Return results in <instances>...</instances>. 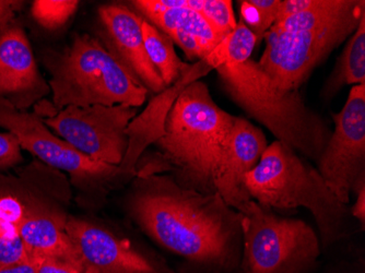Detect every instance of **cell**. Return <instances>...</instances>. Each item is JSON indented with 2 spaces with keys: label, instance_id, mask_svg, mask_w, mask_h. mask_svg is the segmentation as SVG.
<instances>
[{
  "label": "cell",
  "instance_id": "1",
  "mask_svg": "<svg viewBox=\"0 0 365 273\" xmlns=\"http://www.w3.org/2000/svg\"><path fill=\"white\" fill-rule=\"evenodd\" d=\"M126 209L148 237L182 260L180 273H241L242 213L219 195L168 175L135 176Z\"/></svg>",
  "mask_w": 365,
  "mask_h": 273
},
{
  "label": "cell",
  "instance_id": "2",
  "mask_svg": "<svg viewBox=\"0 0 365 273\" xmlns=\"http://www.w3.org/2000/svg\"><path fill=\"white\" fill-rule=\"evenodd\" d=\"M235 117L215 104L202 80L192 82L172 106L163 135L139 160L136 176L168 175L187 190L218 195Z\"/></svg>",
  "mask_w": 365,
  "mask_h": 273
},
{
  "label": "cell",
  "instance_id": "3",
  "mask_svg": "<svg viewBox=\"0 0 365 273\" xmlns=\"http://www.w3.org/2000/svg\"><path fill=\"white\" fill-rule=\"evenodd\" d=\"M244 182L252 200L260 206L272 210L307 209L317 223L323 254L361 231L349 205L331 192L317 168L280 141L267 145Z\"/></svg>",
  "mask_w": 365,
  "mask_h": 273
},
{
  "label": "cell",
  "instance_id": "4",
  "mask_svg": "<svg viewBox=\"0 0 365 273\" xmlns=\"http://www.w3.org/2000/svg\"><path fill=\"white\" fill-rule=\"evenodd\" d=\"M227 96L252 118L266 127L277 140L317 163L331 129L325 119L304 103L299 90L281 91L257 61L217 68Z\"/></svg>",
  "mask_w": 365,
  "mask_h": 273
},
{
  "label": "cell",
  "instance_id": "5",
  "mask_svg": "<svg viewBox=\"0 0 365 273\" xmlns=\"http://www.w3.org/2000/svg\"><path fill=\"white\" fill-rule=\"evenodd\" d=\"M42 58L51 75L52 115L71 105L138 108L149 94L103 43L89 34H76L68 46L46 51Z\"/></svg>",
  "mask_w": 365,
  "mask_h": 273
},
{
  "label": "cell",
  "instance_id": "6",
  "mask_svg": "<svg viewBox=\"0 0 365 273\" xmlns=\"http://www.w3.org/2000/svg\"><path fill=\"white\" fill-rule=\"evenodd\" d=\"M239 212L241 273H317L323 252L319 234L309 223L280 217L254 200Z\"/></svg>",
  "mask_w": 365,
  "mask_h": 273
},
{
  "label": "cell",
  "instance_id": "7",
  "mask_svg": "<svg viewBox=\"0 0 365 273\" xmlns=\"http://www.w3.org/2000/svg\"><path fill=\"white\" fill-rule=\"evenodd\" d=\"M365 14L364 0L333 21L294 32L264 34L266 48L257 61L281 91L300 89L317 66L348 40Z\"/></svg>",
  "mask_w": 365,
  "mask_h": 273
},
{
  "label": "cell",
  "instance_id": "8",
  "mask_svg": "<svg viewBox=\"0 0 365 273\" xmlns=\"http://www.w3.org/2000/svg\"><path fill=\"white\" fill-rule=\"evenodd\" d=\"M0 128L16 135L22 150L36 155L45 165L71 176L81 190L106 194L118 182H126L118 166L96 161L55 135L42 117L14 108L0 98Z\"/></svg>",
  "mask_w": 365,
  "mask_h": 273
},
{
  "label": "cell",
  "instance_id": "9",
  "mask_svg": "<svg viewBox=\"0 0 365 273\" xmlns=\"http://www.w3.org/2000/svg\"><path fill=\"white\" fill-rule=\"evenodd\" d=\"M138 108L127 106H67L42 117L43 123L59 138L96 161L120 166L128 148L126 133Z\"/></svg>",
  "mask_w": 365,
  "mask_h": 273
},
{
  "label": "cell",
  "instance_id": "10",
  "mask_svg": "<svg viewBox=\"0 0 365 273\" xmlns=\"http://www.w3.org/2000/svg\"><path fill=\"white\" fill-rule=\"evenodd\" d=\"M334 131L317 161V170L341 202L365 185V84L354 86L346 104L333 114Z\"/></svg>",
  "mask_w": 365,
  "mask_h": 273
},
{
  "label": "cell",
  "instance_id": "11",
  "mask_svg": "<svg viewBox=\"0 0 365 273\" xmlns=\"http://www.w3.org/2000/svg\"><path fill=\"white\" fill-rule=\"evenodd\" d=\"M55 205L31 190L14 192L0 197V215L16 227L30 256L58 258L81 267L66 232L69 215Z\"/></svg>",
  "mask_w": 365,
  "mask_h": 273
},
{
  "label": "cell",
  "instance_id": "12",
  "mask_svg": "<svg viewBox=\"0 0 365 273\" xmlns=\"http://www.w3.org/2000/svg\"><path fill=\"white\" fill-rule=\"evenodd\" d=\"M66 232L85 273H175L130 238L91 222L68 217Z\"/></svg>",
  "mask_w": 365,
  "mask_h": 273
},
{
  "label": "cell",
  "instance_id": "13",
  "mask_svg": "<svg viewBox=\"0 0 365 273\" xmlns=\"http://www.w3.org/2000/svg\"><path fill=\"white\" fill-rule=\"evenodd\" d=\"M49 93L24 28L14 20L0 26V98L28 110Z\"/></svg>",
  "mask_w": 365,
  "mask_h": 273
},
{
  "label": "cell",
  "instance_id": "14",
  "mask_svg": "<svg viewBox=\"0 0 365 273\" xmlns=\"http://www.w3.org/2000/svg\"><path fill=\"white\" fill-rule=\"evenodd\" d=\"M98 14L103 30L100 41L129 75L149 93L157 96L167 89L145 51L143 16L118 4L98 7Z\"/></svg>",
  "mask_w": 365,
  "mask_h": 273
},
{
  "label": "cell",
  "instance_id": "15",
  "mask_svg": "<svg viewBox=\"0 0 365 273\" xmlns=\"http://www.w3.org/2000/svg\"><path fill=\"white\" fill-rule=\"evenodd\" d=\"M211 71H215V66L207 57L194 65H187L182 77L175 83L153 96L147 108L129 123L126 129L128 148L122 163L118 166L120 174L127 180L136 176L137 164L148 148L163 135L168 115L182 90L192 82L202 79Z\"/></svg>",
  "mask_w": 365,
  "mask_h": 273
},
{
  "label": "cell",
  "instance_id": "16",
  "mask_svg": "<svg viewBox=\"0 0 365 273\" xmlns=\"http://www.w3.org/2000/svg\"><path fill=\"white\" fill-rule=\"evenodd\" d=\"M130 4L139 16L178 45L190 61L197 63L206 58L225 38L202 14L190 8L167 9L161 7L157 0H135Z\"/></svg>",
  "mask_w": 365,
  "mask_h": 273
},
{
  "label": "cell",
  "instance_id": "17",
  "mask_svg": "<svg viewBox=\"0 0 365 273\" xmlns=\"http://www.w3.org/2000/svg\"><path fill=\"white\" fill-rule=\"evenodd\" d=\"M266 135L262 129L247 119L235 117L230 133L222 174L217 187V194L227 206L239 211L251 197L246 190L245 176L253 170L267 148Z\"/></svg>",
  "mask_w": 365,
  "mask_h": 273
},
{
  "label": "cell",
  "instance_id": "18",
  "mask_svg": "<svg viewBox=\"0 0 365 273\" xmlns=\"http://www.w3.org/2000/svg\"><path fill=\"white\" fill-rule=\"evenodd\" d=\"M359 84H365V14L326 79L322 88V100H331L346 86Z\"/></svg>",
  "mask_w": 365,
  "mask_h": 273
},
{
  "label": "cell",
  "instance_id": "19",
  "mask_svg": "<svg viewBox=\"0 0 365 273\" xmlns=\"http://www.w3.org/2000/svg\"><path fill=\"white\" fill-rule=\"evenodd\" d=\"M141 28L149 59L161 76L164 84L167 88L171 87L182 77L187 63L180 61L174 49L173 41L167 34L145 19Z\"/></svg>",
  "mask_w": 365,
  "mask_h": 273
},
{
  "label": "cell",
  "instance_id": "20",
  "mask_svg": "<svg viewBox=\"0 0 365 273\" xmlns=\"http://www.w3.org/2000/svg\"><path fill=\"white\" fill-rule=\"evenodd\" d=\"M257 42L255 34L240 20L235 30L217 45L207 58L212 63L215 69L223 65L245 63L251 59Z\"/></svg>",
  "mask_w": 365,
  "mask_h": 273
},
{
  "label": "cell",
  "instance_id": "21",
  "mask_svg": "<svg viewBox=\"0 0 365 273\" xmlns=\"http://www.w3.org/2000/svg\"><path fill=\"white\" fill-rule=\"evenodd\" d=\"M282 0H244L240 1L241 21L255 34L258 42L274 26Z\"/></svg>",
  "mask_w": 365,
  "mask_h": 273
},
{
  "label": "cell",
  "instance_id": "22",
  "mask_svg": "<svg viewBox=\"0 0 365 273\" xmlns=\"http://www.w3.org/2000/svg\"><path fill=\"white\" fill-rule=\"evenodd\" d=\"M78 7L77 0H36L31 6V14L42 28L55 31L71 20Z\"/></svg>",
  "mask_w": 365,
  "mask_h": 273
},
{
  "label": "cell",
  "instance_id": "23",
  "mask_svg": "<svg viewBox=\"0 0 365 273\" xmlns=\"http://www.w3.org/2000/svg\"><path fill=\"white\" fill-rule=\"evenodd\" d=\"M198 12L222 38L237 26L231 0H202Z\"/></svg>",
  "mask_w": 365,
  "mask_h": 273
},
{
  "label": "cell",
  "instance_id": "24",
  "mask_svg": "<svg viewBox=\"0 0 365 273\" xmlns=\"http://www.w3.org/2000/svg\"><path fill=\"white\" fill-rule=\"evenodd\" d=\"M29 257L16 227L0 215V266L21 262Z\"/></svg>",
  "mask_w": 365,
  "mask_h": 273
},
{
  "label": "cell",
  "instance_id": "25",
  "mask_svg": "<svg viewBox=\"0 0 365 273\" xmlns=\"http://www.w3.org/2000/svg\"><path fill=\"white\" fill-rule=\"evenodd\" d=\"M323 273H365V254L363 248L349 250L330 260Z\"/></svg>",
  "mask_w": 365,
  "mask_h": 273
},
{
  "label": "cell",
  "instance_id": "26",
  "mask_svg": "<svg viewBox=\"0 0 365 273\" xmlns=\"http://www.w3.org/2000/svg\"><path fill=\"white\" fill-rule=\"evenodd\" d=\"M22 160V148L16 135L9 131H0V170L14 168Z\"/></svg>",
  "mask_w": 365,
  "mask_h": 273
},
{
  "label": "cell",
  "instance_id": "27",
  "mask_svg": "<svg viewBox=\"0 0 365 273\" xmlns=\"http://www.w3.org/2000/svg\"><path fill=\"white\" fill-rule=\"evenodd\" d=\"M30 256V254H29ZM36 264V273H85L79 264L58 258L30 256Z\"/></svg>",
  "mask_w": 365,
  "mask_h": 273
},
{
  "label": "cell",
  "instance_id": "28",
  "mask_svg": "<svg viewBox=\"0 0 365 273\" xmlns=\"http://www.w3.org/2000/svg\"><path fill=\"white\" fill-rule=\"evenodd\" d=\"M319 0H282L280 9H279L277 22L282 21L293 14H300L305 10L311 9L314 6H317Z\"/></svg>",
  "mask_w": 365,
  "mask_h": 273
},
{
  "label": "cell",
  "instance_id": "29",
  "mask_svg": "<svg viewBox=\"0 0 365 273\" xmlns=\"http://www.w3.org/2000/svg\"><path fill=\"white\" fill-rule=\"evenodd\" d=\"M356 201L350 207V212L354 221L358 223L361 231H365V185L361 186L356 192Z\"/></svg>",
  "mask_w": 365,
  "mask_h": 273
},
{
  "label": "cell",
  "instance_id": "30",
  "mask_svg": "<svg viewBox=\"0 0 365 273\" xmlns=\"http://www.w3.org/2000/svg\"><path fill=\"white\" fill-rule=\"evenodd\" d=\"M24 1L0 0V26L12 21L14 14L21 9Z\"/></svg>",
  "mask_w": 365,
  "mask_h": 273
},
{
  "label": "cell",
  "instance_id": "31",
  "mask_svg": "<svg viewBox=\"0 0 365 273\" xmlns=\"http://www.w3.org/2000/svg\"><path fill=\"white\" fill-rule=\"evenodd\" d=\"M0 273H36V264L29 256L26 259L0 266Z\"/></svg>",
  "mask_w": 365,
  "mask_h": 273
}]
</instances>
